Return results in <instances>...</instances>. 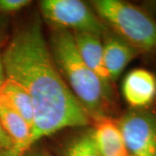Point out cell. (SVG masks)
<instances>
[{
  "label": "cell",
  "mask_w": 156,
  "mask_h": 156,
  "mask_svg": "<svg viewBox=\"0 0 156 156\" xmlns=\"http://www.w3.org/2000/svg\"><path fill=\"white\" fill-rule=\"evenodd\" d=\"M32 147L29 151H27L26 154L23 156H51L44 149H42V148H32Z\"/></svg>",
  "instance_id": "16"
},
{
  "label": "cell",
  "mask_w": 156,
  "mask_h": 156,
  "mask_svg": "<svg viewBox=\"0 0 156 156\" xmlns=\"http://www.w3.org/2000/svg\"><path fill=\"white\" fill-rule=\"evenodd\" d=\"M59 156H101L93 139L92 129L82 131L69 140Z\"/></svg>",
  "instance_id": "12"
},
{
  "label": "cell",
  "mask_w": 156,
  "mask_h": 156,
  "mask_svg": "<svg viewBox=\"0 0 156 156\" xmlns=\"http://www.w3.org/2000/svg\"><path fill=\"white\" fill-rule=\"evenodd\" d=\"M131 156H133V155H131Z\"/></svg>",
  "instance_id": "19"
},
{
  "label": "cell",
  "mask_w": 156,
  "mask_h": 156,
  "mask_svg": "<svg viewBox=\"0 0 156 156\" xmlns=\"http://www.w3.org/2000/svg\"><path fill=\"white\" fill-rule=\"evenodd\" d=\"M39 7L52 29L92 34L101 38L110 31L95 11L80 0H43Z\"/></svg>",
  "instance_id": "4"
},
{
  "label": "cell",
  "mask_w": 156,
  "mask_h": 156,
  "mask_svg": "<svg viewBox=\"0 0 156 156\" xmlns=\"http://www.w3.org/2000/svg\"><path fill=\"white\" fill-rule=\"evenodd\" d=\"M48 45L56 69L90 120L107 117L111 96L81 57L72 31L52 29Z\"/></svg>",
  "instance_id": "2"
},
{
  "label": "cell",
  "mask_w": 156,
  "mask_h": 156,
  "mask_svg": "<svg viewBox=\"0 0 156 156\" xmlns=\"http://www.w3.org/2000/svg\"><path fill=\"white\" fill-rule=\"evenodd\" d=\"M93 139L101 156H131L117 124L108 117L95 122Z\"/></svg>",
  "instance_id": "9"
},
{
  "label": "cell",
  "mask_w": 156,
  "mask_h": 156,
  "mask_svg": "<svg viewBox=\"0 0 156 156\" xmlns=\"http://www.w3.org/2000/svg\"><path fill=\"white\" fill-rule=\"evenodd\" d=\"M73 36L81 57L99 78L108 94L112 96V83L104 64L101 38L95 35L83 32H73Z\"/></svg>",
  "instance_id": "7"
},
{
  "label": "cell",
  "mask_w": 156,
  "mask_h": 156,
  "mask_svg": "<svg viewBox=\"0 0 156 156\" xmlns=\"http://www.w3.org/2000/svg\"><path fill=\"white\" fill-rule=\"evenodd\" d=\"M102 38L104 64L113 83L116 82L127 65L140 52L111 30Z\"/></svg>",
  "instance_id": "8"
},
{
  "label": "cell",
  "mask_w": 156,
  "mask_h": 156,
  "mask_svg": "<svg viewBox=\"0 0 156 156\" xmlns=\"http://www.w3.org/2000/svg\"><path fill=\"white\" fill-rule=\"evenodd\" d=\"M143 6L145 7V11H147L151 16H153L154 17L156 16V0L144 2Z\"/></svg>",
  "instance_id": "17"
},
{
  "label": "cell",
  "mask_w": 156,
  "mask_h": 156,
  "mask_svg": "<svg viewBox=\"0 0 156 156\" xmlns=\"http://www.w3.org/2000/svg\"><path fill=\"white\" fill-rule=\"evenodd\" d=\"M29 0H0V14L9 15L18 12L30 5Z\"/></svg>",
  "instance_id": "13"
},
{
  "label": "cell",
  "mask_w": 156,
  "mask_h": 156,
  "mask_svg": "<svg viewBox=\"0 0 156 156\" xmlns=\"http://www.w3.org/2000/svg\"><path fill=\"white\" fill-rule=\"evenodd\" d=\"M122 95L132 108H144L156 97V76L145 69L129 71L122 83Z\"/></svg>",
  "instance_id": "6"
},
{
  "label": "cell",
  "mask_w": 156,
  "mask_h": 156,
  "mask_svg": "<svg viewBox=\"0 0 156 156\" xmlns=\"http://www.w3.org/2000/svg\"><path fill=\"white\" fill-rule=\"evenodd\" d=\"M2 57L7 79L20 84L31 98L34 145L63 128L89 125L88 114L56 69L38 15L14 31Z\"/></svg>",
  "instance_id": "1"
},
{
  "label": "cell",
  "mask_w": 156,
  "mask_h": 156,
  "mask_svg": "<svg viewBox=\"0 0 156 156\" xmlns=\"http://www.w3.org/2000/svg\"><path fill=\"white\" fill-rule=\"evenodd\" d=\"M12 147H13V144L11 142L10 137L6 134V132L0 124V150L5 149V148H11Z\"/></svg>",
  "instance_id": "14"
},
{
  "label": "cell",
  "mask_w": 156,
  "mask_h": 156,
  "mask_svg": "<svg viewBox=\"0 0 156 156\" xmlns=\"http://www.w3.org/2000/svg\"><path fill=\"white\" fill-rule=\"evenodd\" d=\"M3 44L4 43H0V91L7 80L5 68H4V63H3V57H2V50L4 47Z\"/></svg>",
  "instance_id": "15"
},
{
  "label": "cell",
  "mask_w": 156,
  "mask_h": 156,
  "mask_svg": "<svg viewBox=\"0 0 156 156\" xmlns=\"http://www.w3.org/2000/svg\"><path fill=\"white\" fill-rule=\"evenodd\" d=\"M133 156H156V115L145 108H131L117 121Z\"/></svg>",
  "instance_id": "5"
},
{
  "label": "cell",
  "mask_w": 156,
  "mask_h": 156,
  "mask_svg": "<svg viewBox=\"0 0 156 156\" xmlns=\"http://www.w3.org/2000/svg\"><path fill=\"white\" fill-rule=\"evenodd\" d=\"M0 124L17 149L25 154L34 146L31 127L2 101H0Z\"/></svg>",
  "instance_id": "10"
},
{
  "label": "cell",
  "mask_w": 156,
  "mask_h": 156,
  "mask_svg": "<svg viewBox=\"0 0 156 156\" xmlns=\"http://www.w3.org/2000/svg\"><path fill=\"white\" fill-rule=\"evenodd\" d=\"M92 5L112 32L140 53L156 52V19L147 11L121 0H95Z\"/></svg>",
  "instance_id": "3"
},
{
  "label": "cell",
  "mask_w": 156,
  "mask_h": 156,
  "mask_svg": "<svg viewBox=\"0 0 156 156\" xmlns=\"http://www.w3.org/2000/svg\"><path fill=\"white\" fill-rule=\"evenodd\" d=\"M0 101L23 117L32 128L33 105L30 96L23 87L14 81L7 79L0 91Z\"/></svg>",
  "instance_id": "11"
},
{
  "label": "cell",
  "mask_w": 156,
  "mask_h": 156,
  "mask_svg": "<svg viewBox=\"0 0 156 156\" xmlns=\"http://www.w3.org/2000/svg\"><path fill=\"white\" fill-rule=\"evenodd\" d=\"M6 20L5 16L0 14V43H4V32L6 27Z\"/></svg>",
  "instance_id": "18"
}]
</instances>
